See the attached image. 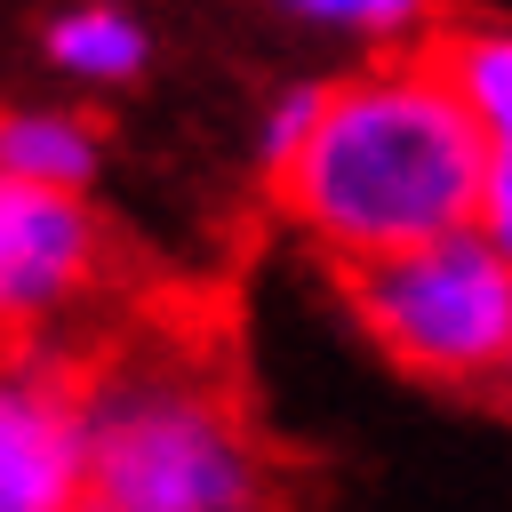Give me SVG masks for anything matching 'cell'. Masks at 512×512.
<instances>
[{
	"label": "cell",
	"mask_w": 512,
	"mask_h": 512,
	"mask_svg": "<svg viewBox=\"0 0 512 512\" xmlns=\"http://www.w3.org/2000/svg\"><path fill=\"white\" fill-rule=\"evenodd\" d=\"M488 144L432 72V56H368L320 80L304 152L272 176L280 216L336 264H384L480 224Z\"/></svg>",
	"instance_id": "cell-1"
},
{
	"label": "cell",
	"mask_w": 512,
	"mask_h": 512,
	"mask_svg": "<svg viewBox=\"0 0 512 512\" xmlns=\"http://www.w3.org/2000/svg\"><path fill=\"white\" fill-rule=\"evenodd\" d=\"M80 512H280V464L224 360L144 336L80 376Z\"/></svg>",
	"instance_id": "cell-2"
},
{
	"label": "cell",
	"mask_w": 512,
	"mask_h": 512,
	"mask_svg": "<svg viewBox=\"0 0 512 512\" xmlns=\"http://www.w3.org/2000/svg\"><path fill=\"white\" fill-rule=\"evenodd\" d=\"M352 320L416 384H488L512 344V264L472 232L344 272Z\"/></svg>",
	"instance_id": "cell-3"
},
{
	"label": "cell",
	"mask_w": 512,
	"mask_h": 512,
	"mask_svg": "<svg viewBox=\"0 0 512 512\" xmlns=\"http://www.w3.org/2000/svg\"><path fill=\"white\" fill-rule=\"evenodd\" d=\"M104 272V224L72 192L0 176V344L56 328Z\"/></svg>",
	"instance_id": "cell-4"
},
{
	"label": "cell",
	"mask_w": 512,
	"mask_h": 512,
	"mask_svg": "<svg viewBox=\"0 0 512 512\" xmlns=\"http://www.w3.org/2000/svg\"><path fill=\"white\" fill-rule=\"evenodd\" d=\"M0 512H80V376L0 352Z\"/></svg>",
	"instance_id": "cell-5"
},
{
	"label": "cell",
	"mask_w": 512,
	"mask_h": 512,
	"mask_svg": "<svg viewBox=\"0 0 512 512\" xmlns=\"http://www.w3.org/2000/svg\"><path fill=\"white\" fill-rule=\"evenodd\" d=\"M40 56L56 80L104 96V88H136L152 72V24L136 8H112V0H80V8H56L40 24Z\"/></svg>",
	"instance_id": "cell-6"
},
{
	"label": "cell",
	"mask_w": 512,
	"mask_h": 512,
	"mask_svg": "<svg viewBox=\"0 0 512 512\" xmlns=\"http://www.w3.org/2000/svg\"><path fill=\"white\" fill-rule=\"evenodd\" d=\"M104 168V128L72 104H0V176L88 200Z\"/></svg>",
	"instance_id": "cell-7"
},
{
	"label": "cell",
	"mask_w": 512,
	"mask_h": 512,
	"mask_svg": "<svg viewBox=\"0 0 512 512\" xmlns=\"http://www.w3.org/2000/svg\"><path fill=\"white\" fill-rule=\"evenodd\" d=\"M432 72L448 80V96L464 104V120L480 128V144H512V16H480V24H448L432 48Z\"/></svg>",
	"instance_id": "cell-8"
},
{
	"label": "cell",
	"mask_w": 512,
	"mask_h": 512,
	"mask_svg": "<svg viewBox=\"0 0 512 512\" xmlns=\"http://www.w3.org/2000/svg\"><path fill=\"white\" fill-rule=\"evenodd\" d=\"M288 24H304V32H344V40H360V48L400 56V40L424 32V8H416V0H296Z\"/></svg>",
	"instance_id": "cell-9"
},
{
	"label": "cell",
	"mask_w": 512,
	"mask_h": 512,
	"mask_svg": "<svg viewBox=\"0 0 512 512\" xmlns=\"http://www.w3.org/2000/svg\"><path fill=\"white\" fill-rule=\"evenodd\" d=\"M312 120H320V80H288V88L264 104V120H256V160H264V176H280V168L304 152Z\"/></svg>",
	"instance_id": "cell-10"
},
{
	"label": "cell",
	"mask_w": 512,
	"mask_h": 512,
	"mask_svg": "<svg viewBox=\"0 0 512 512\" xmlns=\"http://www.w3.org/2000/svg\"><path fill=\"white\" fill-rule=\"evenodd\" d=\"M480 240L512 264V144L488 152V184H480Z\"/></svg>",
	"instance_id": "cell-11"
},
{
	"label": "cell",
	"mask_w": 512,
	"mask_h": 512,
	"mask_svg": "<svg viewBox=\"0 0 512 512\" xmlns=\"http://www.w3.org/2000/svg\"><path fill=\"white\" fill-rule=\"evenodd\" d=\"M496 384H504V392H512V344H504V368H496Z\"/></svg>",
	"instance_id": "cell-12"
}]
</instances>
